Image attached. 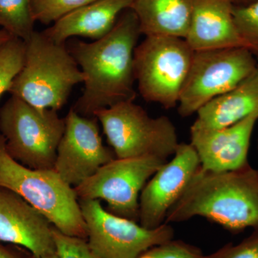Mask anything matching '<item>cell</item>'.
I'll return each instance as SVG.
<instances>
[{"instance_id":"cell-1","label":"cell","mask_w":258,"mask_h":258,"mask_svg":"<svg viewBox=\"0 0 258 258\" xmlns=\"http://www.w3.org/2000/svg\"><path fill=\"white\" fill-rule=\"evenodd\" d=\"M141 35L138 18L129 8L106 36L92 42H71L68 48L85 77L75 111L94 117L99 110L135 100L134 55Z\"/></svg>"},{"instance_id":"cell-2","label":"cell","mask_w":258,"mask_h":258,"mask_svg":"<svg viewBox=\"0 0 258 258\" xmlns=\"http://www.w3.org/2000/svg\"><path fill=\"white\" fill-rule=\"evenodd\" d=\"M203 217L232 233L258 229V171L249 164L236 170L212 172L200 168L165 223Z\"/></svg>"},{"instance_id":"cell-3","label":"cell","mask_w":258,"mask_h":258,"mask_svg":"<svg viewBox=\"0 0 258 258\" xmlns=\"http://www.w3.org/2000/svg\"><path fill=\"white\" fill-rule=\"evenodd\" d=\"M25 43L23 68L8 92L32 106L58 111L74 86L84 82V75L66 43L37 31Z\"/></svg>"},{"instance_id":"cell-4","label":"cell","mask_w":258,"mask_h":258,"mask_svg":"<svg viewBox=\"0 0 258 258\" xmlns=\"http://www.w3.org/2000/svg\"><path fill=\"white\" fill-rule=\"evenodd\" d=\"M0 187L22 197L61 233L87 240V226L74 187L54 169H30L15 161L7 152L1 134Z\"/></svg>"},{"instance_id":"cell-5","label":"cell","mask_w":258,"mask_h":258,"mask_svg":"<svg viewBox=\"0 0 258 258\" xmlns=\"http://www.w3.org/2000/svg\"><path fill=\"white\" fill-rule=\"evenodd\" d=\"M64 128L66 120L57 111L37 108L18 97L12 96L0 109L7 152L30 169H54Z\"/></svg>"},{"instance_id":"cell-6","label":"cell","mask_w":258,"mask_h":258,"mask_svg":"<svg viewBox=\"0 0 258 258\" xmlns=\"http://www.w3.org/2000/svg\"><path fill=\"white\" fill-rule=\"evenodd\" d=\"M117 159L156 157L167 160L179 146L175 125L165 115L152 118L134 101L95 113Z\"/></svg>"},{"instance_id":"cell-7","label":"cell","mask_w":258,"mask_h":258,"mask_svg":"<svg viewBox=\"0 0 258 258\" xmlns=\"http://www.w3.org/2000/svg\"><path fill=\"white\" fill-rule=\"evenodd\" d=\"M194 52L184 38L145 36L134 55V74L142 98L166 109L177 106Z\"/></svg>"},{"instance_id":"cell-8","label":"cell","mask_w":258,"mask_h":258,"mask_svg":"<svg viewBox=\"0 0 258 258\" xmlns=\"http://www.w3.org/2000/svg\"><path fill=\"white\" fill-rule=\"evenodd\" d=\"M257 66L246 47L195 51L178 103L179 115L198 113L209 102L238 86Z\"/></svg>"},{"instance_id":"cell-9","label":"cell","mask_w":258,"mask_h":258,"mask_svg":"<svg viewBox=\"0 0 258 258\" xmlns=\"http://www.w3.org/2000/svg\"><path fill=\"white\" fill-rule=\"evenodd\" d=\"M167 161L156 157L117 159L74 187L79 200H103L106 210L139 222V199L147 181Z\"/></svg>"},{"instance_id":"cell-10","label":"cell","mask_w":258,"mask_h":258,"mask_svg":"<svg viewBox=\"0 0 258 258\" xmlns=\"http://www.w3.org/2000/svg\"><path fill=\"white\" fill-rule=\"evenodd\" d=\"M79 204L87 226L86 240L98 257L139 258L148 249L174 239L169 224L149 230L107 211L100 200H79Z\"/></svg>"},{"instance_id":"cell-11","label":"cell","mask_w":258,"mask_h":258,"mask_svg":"<svg viewBox=\"0 0 258 258\" xmlns=\"http://www.w3.org/2000/svg\"><path fill=\"white\" fill-rule=\"evenodd\" d=\"M64 120L54 169L67 184L76 187L116 157L113 150L103 145L96 117L83 116L71 108Z\"/></svg>"},{"instance_id":"cell-12","label":"cell","mask_w":258,"mask_h":258,"mask_svg":"<svg viewBox=\"0 0 258 258\" xmlns=\"http://www.w3.org/2000/svg\"><path fill=\"white\" fill-rule=\"evenodd\" d=\"M200 169V159L191 144L179 143L172 159L161 166L142 189L139 223L149 230L165 223L168 212Z\"/></svg>"},{"instance_id":"cell-13","label":"cell","mask_w":258,"mask_h":258,"mask_svg":"<svg viewBox=\"0 0 258 258\" xmlns=\"http://www.w3.org/2000/svg\"><path fill=\"white\" fill-rule=\"evenodd\" d=\"M53 226L20 195L0 187V241L28 249L33 258L56 253Z\"/></svg>"},{"instance_id":"cell-14","label":"cell","mask_w":258,"mask_h":258,"mask_svg":"<svg viewBox=\"0 0 258 258\" xmlns=\"http://www.w3.org/2000/svg\"><path fill=\"white\" fill-rule=\"evenodd\" d=\"M258 120V112L230 126L212 130L190 128L191 142L204 171L224 172L249 164L251 137Z\"/></svg>"},{"instance_id":"cell-15","label":"cell","mask_w":258,"mask_h":258,"mask_svg":"<svg viewBox=\"0 0 258 258\" xmlns=\"http://www.w3.org/2000/svg\"><path fill=\"white\" fill-rule=\"evenodd\" d=\"M231 0H194L186 41L194 51L244 46L235 26Z\"/></svg>"},{"instance_id":"cell-16","label":"cell","mask_w":258,"mask_h":258,"mask_svg":"<svg viewBox=\"0 0 258 258\" xmlns=\"http://www.w3.org/2000/svg\"><path fill=\"white\" fill-rule=\"evenodd\" d=\"M134 0H96L57 20L42 33L57 43L72 37L99 40L111 32L120 15L132 7Z\"/></svg>"},{"instance_id":"cell-17","label":"cell","mask_w":258,"mask_h":258,"mask_svg":"<svg viewBox=\"0 0 258 258\" xmlns=\"http://www.w3.org/2000/svg\"><path fill=\"white\" fill-rule=\"evenodd\" d=\"M254 112H258V66L238 86L200 108L191 128H225L238 123Z\"/></svg>"},{"instance_id":"cell-18","label":"cell","mask_w":258,"mask_h":258,"mask_svg":"<svg viewBox=\"0 0 258 258\" xmlns=\"http://www.w3.org/2000/svg\"><path fill=\"white\" fill-rule=\"evenodd\" d=\"M194 0H134L131 9L138 18L142 35L186 38Z\"/></svg>"},{"instance_id":"cell-19","label":"cell","mask_w":258,"mask_h":258,"mask_svg":"<svg viewBox=\"0 0 258 258\" xmlns=\"http://www.w3.org/2000/svg\"><path fill=\"white\" fill-rule=\"evenodd\" d=\"M30 0H0V28L26 41L35 30Z\"/></svg>"},{"instance_id":"cell-20","label":"cell","mask_w":258,"mask_h":258,"mask_svg":"<svg viewBox=\"0 0 258 258\" xmlns=\"http://www.w3.org/2000/svg\"><path fill=\"white\" fill-rule=\"evenodd\" d=\"M25 43L13 37L0 49V97L9 91L13 80L23 68Z\"/></svg>"},{"instance_id":"cell-21","label":"cell","mask_w":258,"mask_h":258,"mask_svg":"<svg viewBox=\"0 0 258 258\" xmlns=\"http://www.w3.org/2000/svg\"><path fill=\"white\" fill-rule=\"evenodd\" d=\"M233 17L244 46L258 62V0L245 5H234Z\"/></svg>"},{"instance_id":"cell-22","label":"cell","mask_w":258,"mask_h":258,"mask_svg":"<svg viewBox=\"0 0 258 258\" xmlns=\"http://www.w3.org/2000/svg\"><path fill=\"white\" fill-rule=\"evenodd\" d=\"M94 1L96 0H30V4L35 22L47 25Z\"/></svg>"},{"instance_id":"cell-23","label":"cell","mask_w":258,"mask_h":258,"mask_svg":"<svg viewBox=\"0 0 258 258\" xmlns=\"http://www.w3.org/2000/svg\"><path fill=\"white\" fill-rule=\"evenodd\" d=\"M139 258H209L196 246L174 239L148 249Z\"/></svg>"},{"instance_id":"cell-24","label":"cell","mask_w":258,"mask_h":258,"mask_svg":"<svg viewBox=\"0 0 258 258\" xmlns=\"http://www.w3.org/2000/svg\"><path fill=\"white\" fill-rule=\"evenodd\" d=\"M52 234L59 258H100L91 250L85 239L64 235L54 227Z\"/></svg>"},{"instance_id":"cell-25","label":"cell","mask_w":258,"mask_h":258,"mask_svg":"<svg viewBox=\"0 0 258 258\" xmlns=\"http://www.w3.org/2000/svg\"><path fill=\"white\" fill-rule=\"evenodd\" d=\"M209 258H258V229L240 243L225 244Z\"/></svg>"},{"instance_id":"cell-26","label":"cell","mask_w":258,"mask_h":258,"mask_svg":"<svg viewBox=\"0 0 258 258\" xmlns=\"http://www.w3.org/2000/svg\"><path fill=\"white\" fill-rule=\"evenodd\" d=\"M0 258H20L14 252L0 244Z\"/></svg>"},{"instance_id":"cell-27","label":"cell","mask_w":258,"mask_h":258,"mask_svg":"<svg viewBox=\"0 0 258 258\" xmlns=\"http://www.w3.org/2000/svg\"><path fill=\"white\" fill-rule=\"evenodd\" d=\"M13 37H15L12 36L8 32L0 28V49Z\"/></svg>"},{"instance_id":"cell-28","label":"cell","mask_w":258,"mask_h":258,"mask_svg":"<svg viewBox=\"0 0 258 258\" xmlns=\"http://www.w3.org/2000/svg\"><path fill=\"white\" fill-rule=\"evenodd\" d=\"M235 5H245L252 3L254 0H231Z\"/></svg>"},{"instance_id":"cell-29","label":"cell","mask_w":258,"mask_h":258,"mask_svg":"<svg viewBox=\"0 0 258 258\" xmlns=\"http://www.w3.org/2000/svg\"><path fill=\"white\" fill-rule=\"evenodd\" d=\"M42 258H59L57 254L56 253L50 254V255L45 256V257H43Z\"/></svg>"},{"instance_id":"cell-30","label":"cell","mask_w":258,"mask_h":258,"mask_svg":"<svg viewBox=\"0 0 258 258\" xmlns=\"http://www.w3.org/2000/svg\"></svg>"}]
</instances>
